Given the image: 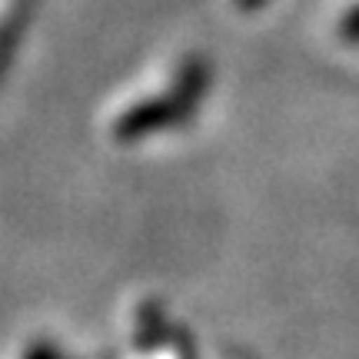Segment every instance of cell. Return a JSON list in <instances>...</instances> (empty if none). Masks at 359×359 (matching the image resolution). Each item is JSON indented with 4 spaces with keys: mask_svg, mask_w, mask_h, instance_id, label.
<instances>
[{
    "mask_svg": "<svg viewBox=\"0 0 359 359\" xmlns=\"http://www.w3.org/2000/svg\"><path fill=\"white\" fill-rule=\"evenodd\" d=\"M343 30H346L349 37H356V40H359V4L346 13V20H343Z\"/></svg>",
    "mask_w": 359,
    "mask_h": 359,
    "instance_id": "obj_1",
    "label": "cell"
},
{
    "mask_svg": "<svg viewBox=\"0 0 359 359\" xmlns=\"http://www.w3.org/2000/svg\"><path fill=\"white\" fill-rule=\"evenodd\" d=\"M240 4H243V7H259L263 0H240Z\"/></svg>",
    "mask_w": 359,
    "mask_h": 359,
    "instance_id": "obj_2",
    "label": "cell"
}]
</instances>
